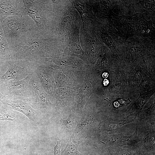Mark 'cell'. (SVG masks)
Segmentation results:
<instances>
[{"mask_svg":"<svg viewBox=\"0 0 155 155\" xmlns=\"http://www.w3.org/2000/svg\"><path fill=\"white\" fill-rule=\"evenodd\" d=\"M80 24L79 20L76 19L73 32L71 36L69 43L66 50L73 54L82 55V49L80 43L79 34Z\"/></svg>","mask_w":155,"mask_h":155,"instance_id":"obj_12","label":"cell"},{"mask_svg":"<svg viewBox=\"0 0 155 155\" xmlns=\"http://www.w3.org/2000/svg\"><path fill=\"white\" fill-rule=\"evenodd\" d=\"M28 103L39 113L50 111L53 105L49 100L41 86L36 74H32L27 89Z\"/></svg>","mask_w":155,"mask_h":155,"instance_id":"obj_4","label":"cell"},{"mask_svg":"<svg viewBox=\"0 0 155 155\" xmlns=\"http://www.w3.org/2000/svg\"><path fill=\"white\" fill-rule=\"evenodd\" d=\"M37 64L32 60L12 59L9 62L7 70L0 77V82L10 80H22L35 73Z\"/></svg>","mask_w":155,"mask_h":155,"instance_id":"obj_5","label":"cell"},{"mask_svg":"<svg viewBox=\"0 0 155 155\" xmlns=\"http://www.w3.org/2000/svg\"><path fill=\"white\" fill-rule=\"evenodd\" d=\"M139 129L137 121L135 130L132 135L125 136L122 133L109 135L106 133L100 135L99 140L103 143L108 145L123 146L130 145L135 146L140 140L138 135Z\"/></svg>","mask_w":155,"mask_h":155,"instance_id":"obj_7","label":"cell"},{"mask_svg":"<svg viewBox=\"0 0 155 155\" xmlns=\"http://www.w3.org/2000/svg\"><path fill=\"white\" fill-rule=\"evenodd\" d=\"M142 139L140 140L137 145L146 150H149L155 147V130L146 129Z\"/></svg>","mask_w":155,"mask_h":155,"instance_id":"obj_15","label":"cell"},{"mask_svg":"<svg viewBox=\"0 0 155 155\" xmlns=\"http://www.w3.org/2000/svg\"><path fill=\"white\" fill-rule=\"evenodd\" d=\"M11 57L9 46L5 38L0 21V61L3 64L9 65Z\"/></svg>","mask_w":155,"mask_h":155,"instance_id":"obj_13","label":"cell"},{"mask_svg":"<svg viewBox=\"0 0 155 155\" xmlns=\"http://www.w3.org/2000/svg\"><path fill=\"white\" fill-rule=\"evenodd\" d=\"M1 23L9 45L37 31L34 21L27 14L9 16Z\"/></svg>","mask_w":155,"mask_h":155,"instance_id":"obj_3","label":"cell"},{"mask_svg":"<svg viewBox=\"0 0 155 155\" xmlns=\"http://www.w3.org/2000/svg\"><path fill=\"white\" fill-rule=\"evenodd\" d=\"M58 121V125L61 132L68 135L75 132L78 121L74 115L70 114L66 119H63L60 116Z\"/></svg>","mask_w":155,"mask_h":155,"instance_id":"obj_14","label":"cell"},{"mask_svg":"<svg viewBox=\"0 0 155 155\" xmlns=\"http://www.w3.org/2000/svg\"><path fill=\"white\" fill-rule=\"evenodd\" d=\"M104 100L109 102L110 105L112 103L113 106L117 108L126 106L131 102L129 98L126 100L119 98H117L116 100L113 101H111L108 98L104 99Z\"/></svg>","mask_w":155,"mask_h":155,"instance_id":"obj_19","label":"cell"},{"mask_svg":"<svg viewBox=\"0 0 155 155\" xmlns=\"http://www.w3.org/2000/svg\"><path fill=\"white\" fill-rule=\"evenodd\" d=\"M155 115V103L152 104L150 107L141 113L137 120L141 121L148 116Z\"/></svg>","mask_w":155,"mask_h":155,"instance_id":"obj_21","label":"cell"},{"mask_svg":"<svg viewBox=\"0 0 155 155\" xmlns=\"http://www.w3.org/2000/svg\"><path fill=\"white\" fill-rule=\"evenodd\" d=\"M9 65H5L0 61V77L2 76L7 71L9 67Z\"/></svg>","mask_w":155,"mask_h":155,"instance_id":"obj_25","label":"cell"},{"mask_svg":"<svg viewBox=\"0 0 155 155\" xmlns=\"http://www.w3.org/2000/svg\"><path fill=\"white\" fill-rule=\"evenodd\" d=\"M111 150H109L107 155H131L129 151L125 149H123L119 148H110Z\"/></svg>","mask_w":155,"mask_h":155,"instance_id":"obj_22","label":"cell"},{"mask_svg":"<svg viewBox=\"0 0 155 155\" xmlns=\"http://www.w3.org/2000/svg\"><path fill=\"white\" fill-rule=\"evenodd\" d=\"M145 129L146 130H155V118L150 119L146 123Z\"/></svg>","mask_w":155,"mask_h":155,"instance_id":"obj_23","label":"cell"},{"mask_svg":"<svg viewBox=\"0 0 155 155\" xmlns=\"http://www.w3.org/2000/svg\"><path fill=\"white\" fill-rule=\"evenodd\" d=\"M57 45L56 37L37 31L9 46L11 59L28 60L39 63L52 57Z\"/></svg>","mask_w":155,"mask_h":155,"instance_id":"obj_1","label":"cell"},{"mask_svg":"<svg viewBox=\"0 0 155 155\" xmlns=\"http://www.w3.org/2000/svg\"><path fill=\"white\" fill-rule=\"evenodd\" d=\"M1 101L8 108L22 113L31 121L36 123L38 121L40 113L28 102L20 100H9L3 98Z\"/></svg>","mask_w":155,"mask_h":155,"instance_id":"obj_8","label":"cell"},{"mask_svg":"<svg viewBox=\"0 0 155 155\" xmlns=\"http://www.w3.org/2000/svg\"><path fill=\"white\" fill-rule=\"evenodd\" d=\"M71 19L68 16H65L63 19L59 27V32L63 34H66L71 24Z\"/></svg>","mask_w":155,"mask_h":155,"instance_id":"obj_20","label":"cell"},{"mask_svg":"<svg viewBox=\"0 0 155 155\" xmlns=\"http://www.w3.org/2000/svg\"><path fill=\"white\" fill-rule=\"evenodd\" d=\"M108 73L107 72H104L102 74V76L104 78H106L108 77Z\"/></svg>","mask_w":155,"mask_h":155,"instance_id":"obj_27","label":"cell"},{"mask_svg":"<svg viewBox=\"0 0 155 155\" xmlns=\"http://www.w3.org/2000/svg\"><path fill=\"white\" fill-rule=\"evenodd\" d=\"M26 15L22 0H0V21L11 16Z\"/></svg>","mask_w":155,"mask_h":155,"instance_id":"obj_9","label":"cell"},{"mask_svg":"<svg viewBox=\"0 0 155 155\" xmlns=\"http://www.w3.org/2000/svg\"><path fill=\"white\" fill-rule=\"evenodd\" d=\"M12 110L8 108L0 101V121L8 120L14 122H19L18 115Z\"/></svg>","mask_w":155,"mask_h":155,"instance_id":"obj_17","label":"cell"},{"mask_svg":"<svg viewBox=\"0 0 155 155\" xmlns=\"http://www.w3.org/2000/svg\"><path fill=\"white\" fill-rule=\"evenodd\" d=\"M3 96L0 93V101H1L3 98Z\"/></svg>","mask_w":155,"mask_h":155,"instance_id":"obj_28","label":"cell"},{"mask_svg":"<svg viewBox=\"0 0 155 155\" xmlns=\"http://www.w3.org/2000/svg\"><path fill=\"white\" fill-rule=\"evenodd\" d=\"M32 74L20 80H5L0 82V93L3 98L20 100L28 102V86Z\"/></svg>","mask_w":155,"mask_h":155,"instance_id":"obj_6","label":"cell"},{"mask_svg":"<svg viewBox=\"0 0 155 155\" xmlns=\"http://www.w3.org/2000/svg\"><path fill=\"white\" fill-rule=\"evenodd\" d=\"M136 120V119L135 118L131 119H127L124 120L109 118L101 122L96 127V130L98 134L101 135L121 128L126 124Z\"/></svg>","mask_w":155,"mask_h":155,"instance_id":"obj_10","label":"cell"},{"mask_svg":"<svg viewBox=\"0 0 155 155\" xmlns=\"http://www.w3.org/2000/svg\"><path fill=\"white\" fill-rule=\"evenodd\" d=\"M109 83L108 80L106 79H105L103 82V84L104 86H107Z\"/></svg>","mask_w":155,"mask_h":155,"instance_id":"obj_26","label":"cell"},{"mask_svg":"<svg viewBox=\"0 0 155 155\" xmlns=\"http://www.w3.org/2000/svg\"><path fill=\"white\" fill-rule=\"evenodd\" d=\"M95 120L93 116L90 115L84 116L78 122L75 133L77 135L78 133L88 129L94 123Z\"/></svg>","mask_w":155,"mask_h":155,"instance_id":"obj_18","label":"cell"},{"mask_svg":"<svg viewBox=\"0 0 155 155\" xmlns=\"http://www.w3.org/2000/svg\"><path fill=\"white\" fill-rule=\"evenodd\" d=\"M154 92V90H153L141 94L126 113V119L130 116H133L137 120L142 113L143 107Z\"/></svg>","mask_w":155,"mask_h":155,"instance_id":"obj_11","label":"cell"},{"mask_svg":"<svg viewBox=\"0 0 155 155\" xmlns=\"http://www.w3.org/2000/svg\"><path fill=\"white\" fill-rule=\"evenodd\" d=\"M60 140L57 141V144L54 148V155H60L61 152V146Z\"/></svg>","mask_w":155,"mask_h":155,"instance_id":"obj_24","label":"cell"},{"mask_svg":"<svg viewBox=\"0 0 155 155\" xmlns=\"http://www.w3.org/2000/svg\"><path fill=\"white\" fill-rule=\"evenodd\" d=\"M26 14L34 21L37 31L51 34L57 21V12L52 1L23 0Z\"/></svg>","mask_w":155,"mask_h":155,"instance_id":"obj_2","label":"cell"},{"mask_svg":"<svg viewBox=\"0 0 155 155\" xmlns=\"http://www.w3.org/2000/svg\"><path fill=\"white\" fill-rule=\"evenodd\" d=\"M76 135L74 132L71 135L70 139L68 140L65 148L61 152L60 155H82L78 150L80 142L75 140Z\"/></svg>","mask_w":155,"mask_h":155,"instance_id":"obj_16","label":"cell"}]
</instances>
